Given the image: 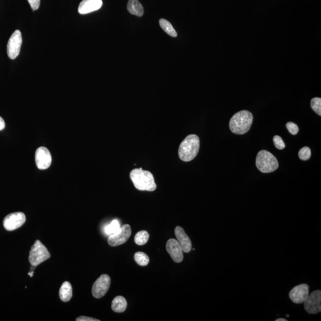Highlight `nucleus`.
<instances>
[{
	"instance_id": "obj_19",
	"label": "nucleus",
	"mask_w": 321,
	"mask_h": 321,
	"mask_svg": "<svg viewBox=\"0 0 321 321\" xmlns=\"http://www.w3.org/2000/svg\"><path fill=\"white\" fill-rule=\"evenodd\" d=\"M160 25L161 28L164 30L166 33L169 35L170 36L172 37H176L178 36L175 29L173 28L172 25L167 20L161 18L160 20Z\"/></svg>"
},
{
	"instance_id": "obj_26",
	"label": "nucleus",
	"mask_w": 321,
	"mask_h": 321,
	"mask_svg": "<svg viewBox=\"0 0 321 321\" xmlns=\"http://www.w3.org/2000/svg\"><path fill=\"white\" fill-rule=\"evenodd\" d=\"M286 127L291 135H296L299 132L298 125L293 122H288L286 124Z\"/></svg>"
},
{
	"instance_id": "obj_29",
	"label": "nucleus",
	"mask_w": 321,
	"mask_h": 321,
	"mask_svg": "<svg viewBox=\"0 0 321 321\" xmlns=\"http://www.w3.org/2000/svg\"><path fill=\"white\" fill-rule=\"evenodd\" d=\"M5 127V122L1 117H0V131L3 130Z\"/></svg>"
},
{
	"instance_id": "obj_13",
	"label": "nucleus",
	"mask_w": 321,
	"mask_h": 321,
	"mask_svg": "<svg viewBox=\"0 0 321 321\" xmlns=\"http://www.w3.org/2000/svg\"><path fill=\"white\" fill-rule=\"evenodd\" d=\"M166 249L171 258L176 263H180L183 260V251L178 240L175 239L168 240Z\"/></svg>"
},
{
	"instance_id": "obj_24",
	"label": "nucleus",
	"mask_w": 321,
	"mask_h": 321,
	"mask_svg": "<svg viewBox=\"0 0 321 321\" xmlns=\"http://www.w3.org/2000/svg\"><path fill=\"white\" fill-rule=\"evenodd\" d=\"M311 156V151L309 147L304 146L300 150L299 152V159L303 160H309Z\"/></svg>"
},
{
	"instance_id": "obj_20",
	"label": "nucleus",
	"mask_w": 321,
	"mask_h": 321,
	"mask_svg": "<svg viewBox=\"0 0 321 321\" xmlns=\"http://www.w3.org/2000/svg\"><path fill=\"white\" fill-rule=\"evenodd\" d=\"M135 260L139 266L144 267L148 266L149 262V258L146 253L143 252V251H138L135 254L134 256Z\"/></svg>"
},
{
	"instance_id": "obj_2",
	"label": "nucleus",
	"mask_w": 321,
	"mask_h": 321,
	"mask_svg": "<svg viewBox=\"0 0 321 321\" xmlns=\"http://www.w3.org/2000/svg\"><path fill=\"white\" fill-rule=\"evenodd\" d=\"M200 148V140L196 135H190L184 139L178 148V157L184 162H189L197 156Z\"/></svg>"
},
{
	"instance_id": "obj_32",
	"label": "nucleus",
	"mask_w": 321,
	"mask_h": 321,
	"mask_svg": "<svg viewBox=\"0 0 321 321\" xmlns=\"http://www.w3.org/2000/svg\"><path fill=\"white\" fill-rule=\"evenodd\" d=\"M286 317H289V315H286Z\"/></svg>"
},
{
	"instance_id": "obj_1",
	"label": "nucleus",
	"mask_w": 321,
	"mask_h": 321,
	"mask_svg": "<svg viewBox=\"0 0 321 321\" xmlns=\"http://www.w3.org/2000/svg\"><path fill=\"white\" fill-rule=\"evenodd\" d=\"M134 186L139 191L153 192L157 189L153 175L143 168H135L130 173Z\"/></svg>"
},
{
	"instance_id": "obj_16",
	"label": "nucleus",
	"mask_w": 321,
	"mask_h": 321,
	"mask_svg": "<svg viewBox=\"0 0 321 321\" xmlns=\"http://www.w3.org/2000/svg\"><path fill=\"white\" fill-rule=\"evenodd\" d=\"M73 296V289H72L71 284L69 282H65L61 286L59 291V296L61 301L67 302L71 301Z\"/></svg>"
},
{
	"instance_id": "obj_3",
	"label": "nucleus",
	"mask_w": 321,
	"mask_h": 321,
	"mask_svg": "<svg viewBox=\"0 0 321 321\" xmlns=\"http://www.w3.org/2000/svg\"><path fill=\"white\" fill-rule=\"evenodd\" d=\"M253 120V115L250 111L243 110L238 112L230 120V130L237 135H243L250 130Z\"/></svg>"
},
{
	"instance_id": "obj_27",
	"label": "nucleus",
	"mask_w": 321,
	"mask_h": 321,
	"mask_svg": "<svg viewBox=\"0 0 321 321\" xmlns=\"http://www.w3.org/2000/svg\"><path fill=\"white\" fill-rule=\"evenodd\" d=\"M28 1L32 10H36L39 9L41 0H28Z\"/></svg>"
},
{
	"instance_id": "obj_10",
	"label": "nucleus",
	"mask_w": 321,
	"mask_h": 321,
	"mask_svg": "<svg viewBox=\"0 0 321 321\" xmlns=\"http://www.w3.org/2000/svg\"><path fill=\"white\" fill-rule=\"evenodd\" d=\"M26 216L23 213L18 212L9 214L5 216L3 221L4 229L7 231H13L25 224Z\"/></svg>"
},
{
	"instance_id": "obj_17",
	"label": "nucleus",
	"mask_w": 321,
	"mask_h": 321,
	"mask_svg": "<svg viewBox=\"0 0 321 321\" xmlns=\"http://www.w3.org/2000/svg\"><path fill=\"white\" fill-rule=\"evenodd\" d=\"M127 9L130 14L137 16L138 17H141L143 15V7L139 0H129L127 3Z\"/></svg>"
},
{
	"instance_id": "obj_7",
	"label": "nucleus",
	"mask_w": 321,
	"mask_h": 321,
	"mask_svg": "<svg viewBox=\"0 0 321 321\" xmlns=\"http://www.w3.org/2000/svg\"><path fill=\"white\" fill-rule=\"evenodd\" d=\"M131 234L132 230L129 225H123L116 233L109 235L108 244L112 247L124 244L129 239Z\"/></svg>"
},
{
	"instance_id": "obj_18",
	"label": "nucleus",
	"mask_w": 321,
	"mask_h": 321,
	"mask_svg": "<svg viewBox=\"0 0 321 321\" xmlns=\"http://www.w3.org/2000/svg\"><path fill=\"white\" fill-rule=\"evenodd\" d=\"M127 303L124 297L119 296L116 297L112 302L111 308L114 312L122 313L127 308Z\"/></svg>"
},
{
	"instance_id": "obj_28",
	"label": "nucleus",
	"mask_w": 321,
	"mask_h": 321,
	"mask_svg": "<svg viewBox=\"0 0 321 321\" xmlns=\"http://www.w3.org/2000/svg\"><path fill=\"white\" fill-rule=\"evenodd\" d=\"M76 321H100V320L95 319V318L85 317V316H81L77 318Z\"/></svg>"
},
{
	"instance_id": "obj_30",
	"label": "nucleus",
	"mask_w": 321,
	"mask_h": 321,
	"mask_svg": "<svg viewBox=\"0 0 321 321\" xmlns=\"http://www.w3.org/2000/svg\"><path fill=\"white\" fill-rule=\"evenodd\" d=\"M287 320L284 319V318H279V319H277L275 320V321H287Z\"/></svg>"
},
{
	"instance_id": "obj_5",
	"label": "nucleus",
	"mask_w": 321,
	"mask_h": 321,
	"mask_svg": "<svg viewBox=\"0 0 321 321\" xmlns=\"http://www.w3.org/2000/svg\"><path fill=\"white\" fill-rule=\"evenodd\" d=\"M50 253L47 248L37 240L31 247L29 261L32 266L36 267L50 258Z\"/></svg>"
},
{
	"instance_id": "obj_4",
	"label": "nucleus",
	"mask_w": 321,
	"mask_h": 321,
	"mask_svg": "<svg viewBox=\"0 0 321 321\" xmlns=\"http://www.w3.org/2000/svg\"><path fill=\"white\" fill-rule=\"evenodd\" d=\"M256 165L261 172L269 173L276 170L279 164L276 158L271 152L261 150L257 155Z\"/></svg>"
},
{
	"instance_id": "obj_23",
	"label": "nucleus",
	"mask_w": 321,
	"mask_h": 321,
	"mask_svg": "<svg viewBox=\"0 0 321 321\" xmlns=\"http://www.w3.org/2000/svg\"><path fill=\"white\" fill-rule=\"evenodd\" d=\"M312 109L316 113L321 116V99L320 98H313L310 102Z\"/></svg>"
},
{
	"instance_id": "obj_14",
	"label": "nucleus",
	"mask_w": 321,
	"mask_h": 321,
	"mask_svg": "<svg viewBox=\"0 0 321 321\" xmlns=\"http://www.w3.org/2000/svg\"><path fill=\"white\" fill-rule=\"evenodd\" d=\"M175 232L177 239H178L177 240L178 241L179 244H180L183 252H190L192 248V242L183 229L180 226L176 227Z\"/></svg>"
},
{
	"instance_id": "obj_6",
	"label": "nucleus",
	"mask_w": 321,
	"mask_h": 321,
	"mask_svg": "<svg viewBox=\"0 0 321 321\" xmlns=\"http://www.w3.org/2000/svg\"><path fill=\"white\" fill-rule=\"evenodd\" d=\"M22 44V37L19 30H16L11 36L7 43V52L9 57L14 60L19 54Z\"/></svg>"
},
{
	"instance_id": "obj_31",
	"label": "nucleus",
	"mask_w": 321,
	"mask_h": 321,
	"mask_svg": "<svg viewBox=\"0 0 321 321\" xmlns=\"http://www.w3.org/2000/svg\"><path fill=\"white\" fill-rule=\"evenodd\" d=\"M34 272V271H32L31 272H29L28 273V275H30L31 277H33Z\"/></svg>"
},
{
	"instance_id": "obj_11",
	"label": "nucleus",
	"mask_w": 321,
	"mask_h": 321,
	"mask_svg": "<svg viewBox=\"0 0 321 321\" xmlns=\"http://www.w3.org/2000/svg\"><path fill=\"white\" fill-rule=\"evenodd\" d=\"M52 158L49 150L45 147H39L36 152V162L39 170H46L52 164Z\"/></svg>"
},
{
	"instance_id": "obj_8",
	"label": "nucleus",
	"mask_w": 321,
	"mask_h": 321,
	"mask_svg": "<svg viewBox=\"0 0 321 321\" xmlns=\"http://www.w3.org/2000/svg\"><path fill=\"white\" fill-rule=\"evenodd\" d=\"M304 308L309 314H317L321 311V291L315 290L309 294L304 302Z\"/></svg>"
},
{
	"instance_id": "obj_22",
	"label": "nucleus",
	"mask_w": 321,
	"mask_h": 321,
	"mask_svg": "<svg viewBox=\"0 0 321 321\" xmlns=\"http://www.w3.org/2000/svg\"><path fill=\"white\" fill-rule=\"evenodd\" d=\"M120 229V226L119 221L114 219L110 224L104 228V232H105L107 235L109 236V235L116 233Z\"/></svg>"
},
{
	"instance_id": "obj_9",
	"label": "nucleus",
	"mask_w": 321,
	"mask_h": 321,
	"mask_svg": "<svg viewBox=\"0 0 321 321\" xmlns=\"http://www.w3.org/2000/svg\"><path fill=\"white\" fill-rule=\"evenodd\" d=\"M111 278L109 275L104 274L96 280L92 289V295L96 299H100L106 295L110 286Z\"/></svg>"
},
{
	"instance_id": "obj_25",
	"label": "nucleus",
	"mask_w": 321,
	"mask_h": 321,
	"mask_svg": "<svg viewBox=\"0 0 321 321\" xmlns=\"http://www.w3.org/2000/svg\"><path fill=\"white\" fill-rule=\"evenodd\" d=\"M274 145L278 149L282 150L285 148V144L283 139L279 136H275L273 138Z\"/></svg>"
},
{
	"instance_id": "obj_12",
	"label": "nucleus",
	"mask_w": 321,
	"mask_h": 321,
	"mask_svg": "<svg viewBox=\"0 0 321 321\" xmlns=\"http://www.w3.org/2000/svg\"><path fill=\"white\" fill-rule=\"evenodd\" d=\"M309 294V287L306 284H302L294 287L289 293V298L296 304L303 303Z\"/></svg>"
},
{
	"instance_id": "obj_21",
	"label": "nucleus",
	"mask_w": 321,
	"mask_h": 321,
	"mask_svg": "<svg viewBox=\"0 0 321 321\" xmlns=\"http://www.w3.org/2000/svg\"><path fill=\"white\" fill-rule=\"evenodd\" d=\"M149 235L146 231H141L136 234L135 242L138 245L142 246L145 245L148 242Z\"/></svg>"
},
{
	"instance_id": "obj_15",
	"label": "nucleus",
	"mask_w": 321,
	"mask_h": 321,
	"mask_svg": "<svg viewBox=\"0 0 321 321\" xmlns=\"http://www.w3.org/2000/svg\"><path fill=\"white\" fill-rule=\"evenodd\" d=\"M102 5V0H83L79 5L78 12L81 15L88 14L101 9Z\"/></svg>"
}]
</instances>
